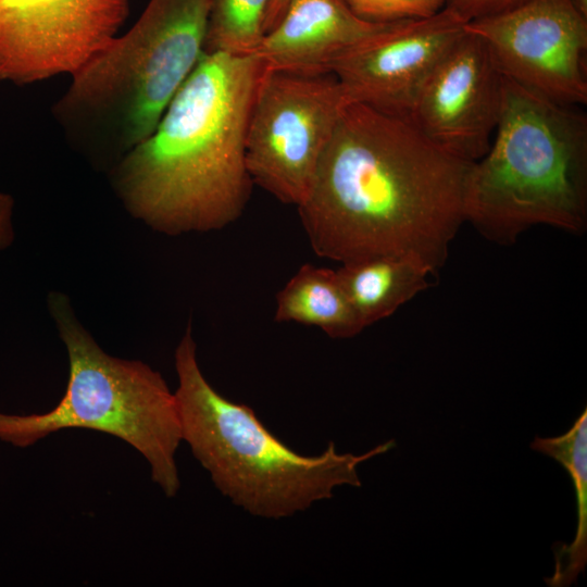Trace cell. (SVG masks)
Segmentation results:
<instances>
[{
  "mask_svg": "<svg viewBox=\"0 0 587 587\" xmlns=\"http://www.w3.org/2000/svg\"><path fill=\"white\" fill-rule=\"evenodd\" d=\"M48 308L68 355L66 390L45 413L0 412V440L27 448L61 429L102 432L136 449L147 460L151 479L174 497L180 487L175 453L182 442L174 392L148 364L104 352L64 294H49Z\"/></svg>",
  "mask_w": 587,
  "mask_h": 587,
  "instance_id": "8992f818",
  "label": "cell"
},
{
  "mask_svg": "<svg viewBox=\"0 0 587 587\" xmlns=\"http://www.w3.org/2000/svg\"><path fill=\"white\" fill-rule=\"evenodd\" d=\"M271 0H211L204 52L253 54L264 35Z\"/></svg>",
  "mask_w": 587,
  "mask_h": 587,
  "instance_id": "2e32d148",
  "label": "cell"
},
{
  "mask_svg": "<svg viewBox=\"0 0 587 587\" xmlns=\"http://www.w3.org/2000/svg\"><path fill=\"white\" fill-rule=\"evenodd\" d=\"M574 8L587 18V0H570Z\"/></svg>",
  "mask_w": 587,
  "mask_h": 587,
  "instance_id": "44dd1931",
  "label": "cell"
},
{
  "mask_svg": "<svg viewBox=\"0 0 587 587\" xmlns=\"http://www.w3.org/2000/svg\"><path fill=\"white\" fill-rule=\"evenodd\" d=\"M391 23L364 20L346 0H289L253 54L268 70L332 73L342 55Z\"/></svg>",
  "mask_w": 587,
  "mask_h": 587,
  "instance_id": "7c38bea8",
  "label": "cell"
},
{
  "mask_svg": "<svg viewBox=\"0 0 587 587\" xmlns=\"http://www.w3.org/2000/svg\"><path fill=\"white\" fill-rule=\"evenodd\" d=\"M365 327L390 316L429 285L437 273L415 254H385L342 263L337 270Z\"/></svg>",
  "mask_w": 587,
  "mask_h": 587,
  "instance_id": "4fadbf2b",
  "label": "cell"
},
{
  "mask_svg": "<svg viewBox=\"0 0 587 587\" xmlns=\"http://www.w3.org/2000/svg\"><path fill=\"white\" fill-rule=\"evenodd\" d=\"M532 449L560 462L571 474L577 500V529L572 544L554 548L555 570L545 578L548 586H570L584 571L587 560V410L563 435L535 437Z\"/></svg>",
  "mask_w": 587,
  "mask_h": 587,
  "instance_id": "9a60e30c",
  "label": "cell"
},
{
  "mask_svg": "<svg viewBox=\"0 0 587 587\" xmlns=\"http://www.w3.org/2000/svg\"><path fill=\"white\" fill-rule=\"evenodd\" d=\"M211 0H149L137 22L72 76L55 118L121 158L157 127L204 53Z\"/></svg>",
  "mask_w": 587,
  "mask_h": 587,
  "instance_id": "5b68a950",
  "label": "cell"
},
{
  "mask_svg": "<svg viewBox=\"0 0 587 587\" xmlns=\"http://www.w3.org/2000/svg\"><path fill=\"white\" fill-rule=\"evenodd\" d=\"M350 102L333 73L310 75L264 67L246 133V165L253 185L298 207Z\"/></svg>",
  "mask_w": 587,
  "mask_h": 587,
  "instance_id": "52a82bcc",
  "label": "cell"
},
{
  "mask_svg": "<svg viewBox=\"0 0 587 587\" xmlns=\"http://www.w3.org/2000/svg\"><path fill=\"white\" fill-rule=\"evenodd\" d=\"M466 21L445 7L434 15L392 22L333 66L351 101L409 120L434 70L464 35Z\"/></svg>",
  "mask_w": 587,
  "mask_h": 587,
  "instance_id": "30bf717a",
  "label": "cell"
},
{
  "mask_svg": "<svg viewBox=\"0 0 587 587\" xmlns=\"http://www.w3.org/2000/svg\"><path fill=\"white\" fill-rule=\"evenodd\" d=\"M464 28L486 43L507 78L561 104L587 102V18L570 0H530Z\"/></svg>",
  "mask_w": 587,
  "mask_h": 587,
  "instance_id": "ba28073f",
  "label": "cell"
},
{
  "mask_svg": "<svg viewBox=\"0 0 587 587\" xmlns=\"http://www.w3.org/2000/svg\"><path fill=\"white\" fill-rule=\"evenodd\" d=\"M528 1L530 0H445V7L470 22L509 11Z\"/></svg>",
  "mask_w": 587,
  "mask_h": 587,
  "instance_id": "ac0fdd59",
  "label": "cell"
},
{
  "mask_svg": "<svg viewBox=\"0 0 587 587\" xmlns=\"http://www.w3.org/2000/svg\"><path fill=\"white\" fill-rule=\"evenodd\" d=\"M289 0H271L266 10L264 30L265 34L280 20Z\"/></svg>",
  "mask_w": 587,
  "mask_h": 587,
  "instance_id": "ffe728a7",
  "label": "cell"
},
{
  "mask_svg": "<svg viewBox=\"0 0 587 587\" xmlns=\"http://www.w3.org/2000/svg\"><path fill=\"white\" fill-rule=\"evenodd\" d=\"M263 70L254 54H202L154 130L114 168L133 216L179 235L221 229L242 214L253 186L246 133Z\"/></svg>",
  "mask_w": 587,
  "mask_h": 587,
  "instance_id": "7a4b0ae2",
  "label": "cell"
},
{
  "mask_svg": "<svg viewBox=\"0 0 587 587\" xmlns=\"http://www.w3.org/2000/svg\"><path fill=\"white\" fill-rule=\"evenodd\" d=\"M174 359L182 441L222 495L252 515L286 517L332 498L336 487H359L358 465L395 447L389 440L354 455L337 452L329 442L320 454H300L272 434L250 407L210 385L198 363L190 323Z\"/></svg>",
  "mask_w": 587,
  "mask_h": 587,
  "instance_id": "277c9868",
  "label": "cell"
},
{
  "mask_svg": "<svg viewBox=\"0 0 587 587\" xmlns=\"http://www.w3.org/2000/svg\"><path fill=\"white\" fill-rule=\"evenodd\" d=\"M504 84L486 43L465 30L426 80L409 121L446 152L475 162L500 121Z\"/></svg>",
  "mask_w": 587,
  "mask_h": 587,
  "instance_id": "8fae6325",
  "label": "cell"
},
{
  "mask_svg": "<svg viewBox=\"0 0 587 587\" xmlns=\"http://www.w3.org/2000/svg\"><path fill=\"white\" fill-rule=\"evenodd\" d=\"M464 208L465 221L501 245L535 225L580 233L587 222L586 115L505 77L495 138L471 165Z\"/></svg>",
  "mask_w": 587,
  "mask_h": 587,
  "instance_id": "3957f363",
  "label": "cell"
},
{
  "mask_svg": "<svg viewBox=\"0 0 587 587\" xmlns=\"http://www.w3.org/2000/svg\"><path fill=\"white\" fill-rule=\"evenodd\" d=\"M472 163L409 120L351 101L297 207L313 251L341 264L410 253L437 272L466 222Z\"/></svg>",
  "mask_w": 587,
  "mask_h": 587,
  "instance_id": "6da1fadb",
  "label": "cell"
},
{
  "mask_svg": "<svg viewBox=\"0 0 587 587\" xmlns=\"http://www.w3.org/2000/svg\"><path fill=\"white\" fill-rule=\"evenodd\" d=\"M276 322L322 329L332 338H350L364 329L337 270L303 264L276 295Z\"/></svg>",
  "mask_w": 587,
  "mask_h": 587,
  "instance_id": "5bb4252c",
  "label": "cell"
},
{
  "mask_svg": "<svg viewBox=\"0 0 587 587\" xmlns=\"http://www.w3.org/2000/svg\"><path fill=\"white\" fill-rule=\"evenodd\" d=\"M352 11L372 22L422 18L445 8V0H346Z\"/></svg>",
  "mask_w": 587,
  "mask_h": 587,
  "instance_id": "e0dca14e",
  "label": "cell"
},
{
  "mask_svg": "<svg viewBox=\"0 0 587 587\" xmlns=\"http://www.w3.org/2000/svg\"><path fill=\"white\" fill-rule=\"evenodd\" d=\"M13 209V197L0 191V250L10 247L14 240Z\"/></svg>",
  "mask_w": 587,
  "mask_h": 587,
  "instance_id": "d6986e66",
  "label": "cell"
},
{
  "mask_svg": "<svg viewBox=\"0 0 587 587\" xmlns=\"http://www.w3.org/2000/svg\"><path fill=\"white\" fill-rule=\"evenodd\" d=\"M128 0H0V82L73 75L115 36Z\"/></svg>",
  "mask_w": 587,
  "mask_h": 587,
  "instance_id": "9c48e42d",
  "label": "cell"
}]
</instances>
